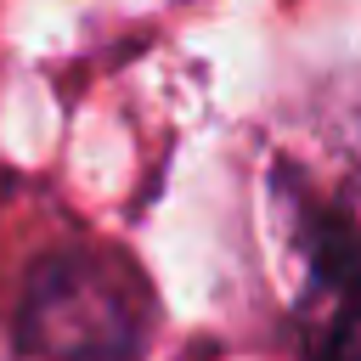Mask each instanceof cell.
Listing matches in <instances>:
<instances>
[{
    "label": "cell",
    "mask_w": 361,
    "mask_h": 361,
    "mask_svg": "<svg viewBox=\"0 0 361 361\" xmlns=\"http://www.w3.org/2000/svg\"><path fill=\"white\" fill-rule=\"evenodd\" d=\"M152 333L147 276L107 243L45 248L17 293L11 344L28 361H135Z\"/></svg>",
    "instance_id": "1"
},
{
    "label": "cell",
    "mask_w": 361,
    "mask_h": 361,
    "mask_svg": "<svg viewBox=\"0 0 361 361\" xmlns=\"http://www.w3.org/2000/svg\"><path fill=\"white\" fill-rule=\"evenodd\" d=\"M282 197H288V231L310 271V299L361 310V220L288 180H282Z\"/></svg>",
    "instance_id": "2"
},
{
    "label": "cell",
    "mask_w": 361,
    "mask_h": 361,
    "mask_svg": "<svg viewBox=\"0 0 361 361\" xmlns=\"http://www.w3.org/2000/svg\"><path fill=\"white\" fill-rule=\"evenodd\" d=\"M305 344L310 361H361V310L333 299H305Z\"/></svg>",
    "instance_id": "3"
}]
</instances>
